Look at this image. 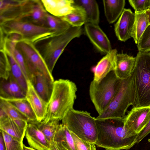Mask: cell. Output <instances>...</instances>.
Returning a JSON list of instances; mask_svg holds the SVG:
<instances>
[{
	"label": "cell",
	"instance_id": "cell-33",
	"mask_svg": "<svg viewBox=\"0 0 150 150\" xmlns=\"http://www.w3.org/2000/svg\"><path fill=\"white\" fill-rule=\"evenodd\" d=\"M137 46L139 51L150 52V24L141 36Z\"/></svg>",
	"mask_w": 150,
	"mask_h": 150
},
{
	"label": "cell",
	"instance_id": "cell-40",
	"mask_svg": "<svg viewBox=\"0 0 150 150\" xmlns=\"http://www.w3.org/2000/svg\"><path fill=\"white\" fill-rule=\"evenodd\" d=\"M0 150H6V148L3 137L1 132L0 134Z\"/></svg>",
	"mask_w": 150,
	"mask_h": 150
},
{
	"label": "cell",
	"instance_id": "cell-15",
	"mask_svg": "<svg viewBox=\"0 0 150 150\" xmlns=\"http://www.w3.org/2000/svg\"><path fill=\"white\" fill-rule=\"evenodd\" d=\"M117 54L116 49H112L99 61L94 69L93 81L99 82L109 73L115 70Z\"/></svg>",
	"mask_w": 150,
	"mask_h": 150
},
{
	"label": "cell",
	"instance_id": "cell-10",
	"mask_svg": "<svg viewBox=\"0 0 150 150\" xmlns=\"http://www.w3.org/2000/svg\"><path fill=\"white\" fill-rule=\"evenodd\" d=\"M150 120V106L134 107L124 118V127L132 135H137Z\"/></svg>",
	"mask_w": 150,
	"mask_h": 150
},
{
	"label": "cell",
	"instance_id": "cell-42",
	"mask_svg": "<svg viewBox=\"0 0 150 150\" xmlns=\"http://www.w3.org/2000/svg\"><path fill=\"white\" fill-rule=\"evenodd\" d=\"M50 150H58L54 144V142L50 145Z\"/></svg>",
	"mask_w": 150,
	"mask_h": 150
},
{
	"label": "cell",
	"instance_id": "cell-43",
	"mask_svg": "<svg viewBox=\"0 0 150 150\" xmlns=\"http://www.w3.org/2000/svg\"><path fill=\"white\" fill-rule=\"evenodd\" d=\"M23 150H36L30 147H28L23 144Z\"/></svg>",
	"mask_w": 150,
	"mask_h": 150
},
{
	"label": "cell",
	"instance_id": "cell-17",
	"mask_svg": "<svg viewBox=\"0 0 150 150\" xmlns=\"http://www.w3.org/2000/svg\"><path fill=\"white\" fill-rule=\"evenodd\" d=\"M29 80L38 94L48 104L52 92L54 81L40 73L34 75Z\"/></svg>",
	"mask_w": 150,
	"mask_h": 150
},
{
	"label": "cell",
	"instance_id": "cell-7",
	"mask_svg": "<svg viewBox=\"0 0 150 150\" xmlns=\"http://www.w3.org/2000/svg\"><path fill=\"white\" fill-rule=\"evenodd\" d=\"M83 32L81 27L71 26L64 33L49 39L40 53L51 73L66 46L73 39L81 35Z\"/></svg>",
	"mask_w": 150,
	"mask_h": 150
},
{
	"label": "cell",
	"instance_id": "cell-12",
	"mask_svg": "<svg viewBox=\"0 0 150 150\" xmlns=\"http://www.w3.org/2000/svg\"><path fill=\"white\" fill-rule=\"evenodd\" d=\"M135 17V13L130 9L124 8L114 27L116 35L119 40L125 42L132 37Z\"/></svg>",
	"mask_w": 150,
	"mask_h": 150
},
{
	"label": "cell",
	"instance_id": "cell-26",
	"mask_svg": "<svg viewBox=\"0 0 150 150\" xmlns=\"http://www.w3.org/2000/svg\"><path fill=\"white\" fill-rule=\"evenodd\" d=\"M134 13L135 20L132 37L135 43L137 44L141 36L149 24L145 12L138 13L135 12Z\"/></svg>",
	"mask_w": 150,
	"mask_h": 150
},
{
	"label": "cell",
	"instance_id": "cell-31",
	"mask_svg": "<svg viewBox=\"0 0 150 150\" xmlns=\"http://www.w3.org/2000/svg\"><path fill=\"white\" fill-rule=\"evenodd\" d=\"M0 77L1 79L6 80L11 74V66L8 56L4 49H0Z\"/></svg>",
	"mask_w": 150,
	"mask_h": 150
},
{
	"label": "cell",
	"instance_id": "cell-16",
	"mask_svg": "<svg viewBox=\"0 0 150 150\" xmlns=\"http://www.w3.org/2000/svg\"><path fill=\"white\" fill-rule=\"evenodd\" d=\"M25 91L10 75L6 80L1 79L0 99H9L25 98Z\"/></svg>",
	"mask_w": 150,
	"mask_h": 150
},
{
	"label": "cell",
	"instance_id": "cell-36",
	"mask_svg": "<svg viewBox=\"0 0 150 150\" xmlns=\"http://www.w3.org/2000/svg\"><path fill=\"white\" fill-rule=\"evenodd\" d=\"M27 0H0V13L8 9L22 6L25 4Z\"/></svg>",
	"mask_w": 150,
	"mask_h": 150
},
{
	"label": "cell",
	"instance_id": "cell-6",
	"mask_svg": "<svg viewBox=\"0 0 150 150\" xmlns=\"http://www.w3.org/2000/svg\"><path fill=\"white\" fill-rule=\"evenodd\" d=\"M122 80L116 76L114 71L99 82L92 81L89 86L91 100L98 115L105 110L119 91Z\"/></svg>",
	"mask_w": 150,
	"mask_h": 150
},
{
	"label": "cell",
	"instance_id": "cell-19",
	"mask_svg": "<svg viewBox=\"0 0 150 150\" xmlns=\"http://www.w3.org/2000/svg\"><path fill=\"white\" fill-rule=\"evenodd\" d=\"M47 13L41 0H30L26 17L30 18L35 24L47 27L46 18Z\"/></svg>",
	"mask_w": 150,
	"mask_h": 150
},
{
	"label": "cell",
	"instance_id": "cell-41",
	"mask_svg": "<svg viewBox=\"0 0 150 150\" xmlns=\"http://www.w3.org/2000/svg\"><path fill=\"white\" fill-rule=\"evenodd\" d=\"M54 143L58 150H68L61 143L55 142Z\"/></svg>",
	"mask_w": 150,
	"mask_h": 150
},
{
	"label": "cell",
	"instance_id": "cell-27",
	"mask_svg": "<svg viewBox=\"0 0 150 150\" xmlns=\"http://www.w3.org/2000/svg\"><path fill=\"white\" fill-rule=\"evenodd\" d=\"M5 100L8 101L25 116L27 119L28 122L37 121L36 116L25 98L12 99Z\"/></svg>",
	"mask_w": 150,
	"mask_h": 150
},
{
	"label": "cell",
	"instance_id": "cell-44",
	"mask_svg": "<svg viewBox=\"0 0 150 150\" xmlns=\"http://www.w3.org/2000/svg\"><path fill=\"white\" fill-rule=\"evenodd\" d=\"M148 18L149 22V24H150V10H148L146 11L145 12Z\"/></svg>",
	"mask_w": 150,
	"mask_h": 150
},
{
	"label": "cell",
	"instance_id": "cell-45",
	"mask_svg": "<svg viewBox=\"0 0 150 150\" xmlns=\"http://www.w3.org/2000/svg\"><path fill=\"white\" fill-rule=\"evenodd\" d=\"M149 2H150V6H149V9L148 10H150V0H149Z\"/></svg>",
	"mask_w": 150,
	"mask_h": 150
},
{
	"label": "cell",
	"instance_id": "cell-29",
	"mask_svg": "<svg viewBox=\"0 0 150 150\" xmlns=\"http://www.w3.org/2000/svg\"><path fill=\"white\" fill-rule=\"evenodd\" d=\"M0 129L12 137L23 142L25 134L22 132L9 117L0 121Z\"/></svg>",
	"mask_w": 150,
	"mask_h": 150
},
{
	"label": "cell",
	"instance_id": "cell-22",
	"mask_svg": "<svg viewBox=\"0 0 150 150\" xmlns=\"http://www.w3.org/2000/svg\"><path fill=\"white\" fill-rule=\"evenodd\" d=\"M74 8L70 13L60 17L73 27H80L86 23L85 11L81 6L74 3Z\"/></svg>",
	"mask_w": 150,
	"mask_h": 150
},
{
	"label": "cell",
	"instance_id": "cell-28",
	"mask_svg": "<svg viewBox=\"0 0 150 150\" xmlns=\"http://www.w3.org/2000/svg\"><path fill=\"white\" fill-rule=\"evenodd\" d=\"M46 21L47 27L57 35L64 33L71 26L60 17H57L48 13L46 16Z\"/></svg>",
	"mask_w": 150,
	"mask_h": 150
},
{
	"label": "cell",
	"instance_id": "cell-13",
	"mask_svg": "<svg viewBox=\"0 0 150 150\" xmlns=\"http://www.w3.org/2000/svg\"><path fill=\"white\" fill-rule=\"evenodd\" d=\"M27 83L25 98L30 105L36 116L37 121L40 122L46 116L48 104L38 94L29 80H27Z\"/></svg>",
	"mask_w": 150,
	"mask_h": 150
},
{
	"label": "cell",
	"instance_id": "cell-32",
	"mask_svg": "<svg viewBox=\"0 0 150 150\" xmlns=\"http://www.w3.org/2000/svg\"><path fill=\"white\" fill-rule=\"evenodd\" d=\"M3 137L6 150H23V142L0 130Z\"/></svg>",
	"mask_w": 150,
	"mask_h": 150
},
{
	"label": "cell",
	"instance_id": "cell-2",
	"mask_svg": "<svg viewBox=\"0 0 150 150\" xmlns=\"http://www.w3.org/2000/svg\"><path fill=\"white\" fill-rule=\"evenodd\" d=\"M77 89L74 83L68 79L54 81L52 95L44 119L62 120L73 108Z\"/></svg>",
	"mask_w": 150,
	"mask_h": 150
},
{
	"label": "cell",
	"instance_id": "cell-47",
	"mask_svg": "<svg viewBox=\"0 0 150 150\" xmlns=\"http://www.w3.org/2000/svg\"><path fill=\"white\" fill-rule=\"evenodd\" d=\"M49 150H50L49 149Z\"/></svg>",
	"mask_w": 150,
	"mask_h": 150
},
{
	"label": "cell",
	"instance_id": "cell-4",
	"mask_svg": "<svg viewBox=\"0 0 150 150\" xmlns=\"http://www.w3.org/2000/svg\"><path fill=\"white\" fill-rule=\"evenodd\" d=\"M62 124L80 139L95 144L98 139L96 118L86 111L71 109L62 120Z\"/></svg>",
	"mask_w": 150,
	"mask_h": 150
},
{
	"label": "cell",
	"instance_id": "cell-18",
	"mask_svg": "<svg viewBox=\"0 0 150 150\" xmlns=\"http://www.w3.org/2000/svg\"><path fill=\"white\" fill-rule=\"evenodd\" d=\"M135 57L124 53L117 54L116 67L114 71L117 77L121 80L128 78L134 69Z\"/></svg>",
	"mask_w": 150,
	"mask_h": 150
},
{
	"label": "cell",
	"instance_id": "cell-38",
	"mask_svg": "<svg viewBox=\"0 0 150 150\" xmlns=\"http://www.w3.org/2000/svg\"><path fill=\"white\" fill-rule=\"evenodd\" d=\"M150 133V120L146 127L137 136L135 142L139 143L143 139Z\"/></svg>",
	"mask_w": 150,
	"mask_h": 150
},
{
	"label": "cell",
	"instance_id": "cell-30",
	"mask_svg": "<svg viewBox=\"0 0 150 150\" xmlns=\"http://www.w3.org/2000/svg\"><path fill=\"white\" fill-rule=\"evenodd\" d=\"M0 108L2 109L9 117L12 120L22 119L28 122L27 119L25 116L6 100L0 99Z\"/></svg>",
	"mask_w": 150,
	"mask_h": 150
},
{
	"label": "cell",
	"instance_id": "cell-46",
	"mask_svg": "<svg viewBox=\"0 0 150 150\" xmlns=\"http://www.w3.org/2000/svg\"><path fill=\"white\" fill-rule=\"evenodd\" d=\"M148 141L150 143V139H149L148 140Z\"/></svg>",
	"mask_w": 150,
	"mask_h": 150
},
{
	"label": "cell",
	"instance_id": "cell-11",
	"mask_svg": "<svg viewBox=\"0 0 150 150\" xmlns=\"http://www.w3.org/2000/svg\"><path fill=\"white\" fill-rule=\"evenodd\" d=\"M84 30L91 42L99 51L107 54L112 50L109 39L98 25L86 23Z\"/></svg>",
	"mask_w": 150,
	"mask_h": 150
},
{
	"label": "cell",
	"instance_id": "cell-5",
	"mask_svg": "<svg viewBox=\"0 0 150 150\" xmlns=\"http://www.w3.org/2000/svg\"><path fill=\"white\" fill-rule=\"evenodd\" d=\"M135 99L134 79L132 73L128 78L122 80L117 94L105 110L96 119L124 118L128 107L131 105L134 106Z\"/></svg>",
	"mask_w": 150,
	"mask_h": 150
},
{
	"label": "cell",
	"instance_id": "cell-24",
	"mask_svg": "<svg viewBox=\"0 0 150 150\" xmlns=\"http://www.w3.org/2000/svg\"><path fill=\"white\" fill-rule=\"evenodd\" d=\"M59 121L55 120L44 119L40 122H34L43 133L51 145L54 142L56 132L59 125Z\"/></svg>",
	"mask_w": 150,
	"mask_h": 150
},
{
	"label": "cell",
	"instance_id": "cell-9",
	"mask_svg": "<svg viewBox=\"0 0 150 150\" xmlns=\"http://www.w3.org/2000/svg\"><path fill=\"white\" fill-rule=\"evenodd\" d=\"M16 47L24 57L29 77V80L35 74H42L53 81L52 74L48 69L40 52L35 45L27 40L19 42Z\"/></svg>",
	"mask_w": 150,
	"mask_h": 150
},
{
	"label": "cell",
	"instance_id": "cell-35",
	"mask_svg": "<svg viewBox=\"0 0 150 150\" xmlns=\"http://www.w3.org/2000/svg\"><path fill=\"white\" fill-rule=\"evenodd\" d=\"M128 1L135 12L142 13L145 12L149 9V0H129Z\"/></svg>",
	"mask_w": 150,
	"mask_h": 150
},
{
	"label": "cell",
	"instance_id": "cell-39",
	"mask_svg": "<svg viewBox=\"0 0 150 150\" xmlns=\"http://www.w3.org/2000/svg\"><path fill=\"white\" fill-rule=\"evenodd\" d=\"M15 124L23 133L25 134L28 124V122L22 119L12 120Z\"/></svg>",
	"mask_w": 150,
	"mask_h": 150
},
{
	"label": "cell",
	"instance_id": "cell-8",
	"mask_svg": "<svg viewBox=\"0 0 150 150\" xmlns=\"http://www.w3.org/2000/svg\"><path fill=\"white\" fill-rule=\"evenodd\" d=\"M0 30L5 34L17 33L21 36L22 40L29 41L34 45L56 34L47 27L22 20L9 21L0 24Z\"/></svg>",
	"mask_w": 150,
	"mask_h": 150
},
{
	"label": "cell",
	"instance_id": "cell-14",
	"mask_svg": "<svg viewBox=\"0 0 150 150\" xmlns=\"http://www.w3.org/2000/svg\"><path fill=\"white\" fill-rule=\"evenodd\" d=\"M25 137L30 147L36 150H49L50 144L34 122H28Z\"/></svg>",
	"mask_w": 150,
	"mask_h": 150
},
{
	"label": "cell",
	"instance_id": "cell-37",
	"mask_svg": "<svg viewBox=\"0 0 150 150\" xmlns=\"http://www.w3.org/2000/svg\"><path fill=\"white\" fill-rule=\"evenodd\" d=\"M14 57L21 69L27 79L29 80V77L24 57L21 51L16 47L13 52Z\"/></svg>",
	"mask_w": 150,
	"mask_h": 150
},
{
	"label": "cell",
	"instance_id": "cell-21",
	"mask_svg": "<svg viewBox=\"0 0 150 150\" xmlns=\"http://www.w3.org/2000/svg\"><path fill=\"white\" fill-rule=\"evenodd\" d=\"M74 4L82 6L86 12V23L98 25L100 21V12L98 4L95 0H74Z\"/></svg>",
	"mask_w": 150,
	"mask_h": 150
},
{
	"label": "cell",
	"instance_id": "cell-3",
	"mask_svg": "<svg viewBox=\"0 0 150 150\" xmlns=\"http://www.w3.org/2000/svg\"><path fill=\"white\" fill-rule=\"evenodd\" d=\"M132 72L136 99L134 107L150 106V52L139 51Z\"/></svg>",
	"mask_w": 150,
	"mask_h": 150
},
{
	"label": "cell",
	"instance_id": "cell-34",
	"mask_svg": "<svg viewBox=\"0 0 150 150\" xmlns=\"http://www.w3.org/2000/svg\"><path fill=\"white\" fill-rule=\"evenodd\" d=\"M70 132L76 150H96L95 144L86 142L79 138L72 132Z\"/></svg>",
	"mask_w": 150,
	"mask_h": 150
},
{
	"label": "cell",
	"instance_id": "cell-23",
	"mask_svg": "<svg viewBox=\"0 0 150 150\" xmlns=\"http://www.w3.org/2000/svg\"><path fill=\"white\" fill-rule=\"evenodd\" d=\"M6 52L10 62V75L26 91L27 88V80L21 68L16 62L13 55V52Z\"/></svg>",
	"mask_w": 150,
	"mask_h": 150
},
{
	"label": "cell",
	"instance_id": "cell-1",
	"mask_svg": "<svg viewBox=\"0 0 150 150\" xmlns=\"http://www.w3.org/2000/svg\"><path fill=\"white\" fill-rule=\"evenodd\" d=\"M124 118L96 119L98 139L95 144L107 150H127L134 146L137 135L131 134L124 127Z\"/></svg>",
	"mask_w": 150,
	"mask_h": 150
},
{
	"label": "cell",
	"instance_id": "cell-25",
	"mask_svg": "<svg viewBox=\"0 0 150 150\" xmlns=\"http://www.w3.org/2000/svg\"><path fill=\"white\" fill-rule=\"evenodd\" d=\"M54 142L61 143L68 150H76L70 132L62 124H59L56 132Z\"/></svg>",
	"mask_w": 150,
	"mask_h": 150
},
{
	"label": "cell",
	"instance_id": "cell-20",
	"mask_svg": "<svg viewBox=\"0 0 150 150\" xmlns=\"http://www.w3.org/2000/svg\"><path fill=\"white\" fill-rule=\"evenodd\" d=\"M105 16L109 23L115 22L120 16L125 5V0L103 1Z\"/></svg>",
	"mask_w": 150,
	"mask_h": 150
}]
</instances>
